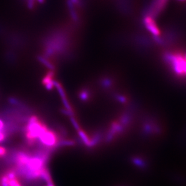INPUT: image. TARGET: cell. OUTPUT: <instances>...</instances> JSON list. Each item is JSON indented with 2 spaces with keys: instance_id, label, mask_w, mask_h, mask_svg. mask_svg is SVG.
<instances>
[{
  "instance_id": "cell-1",
  "label": "cell",
  "mask_w": 186,
  "mask_h": 186,
  "mask_svg": "<svg viewBox=\"0 0 186 186\" xmlns=\"http://www.w3.org/2000/svg\"><path fill=\"white\" fill-rule=\"evenodd\" d=\"M48 129L45 122L37 116H30L23 128V133L27 144L33 146L36 145L38 138L44 131Z\"/></svg>"
},
{
  "instance_id": "cell-2",
  "label": "cell",
  "mask_w": 186,
  "mask_h": 186,
  "mask_svg": "<svg viewBox=\"0 0 186 186\" xmlns=\"http://www.w3.org/2000/svg\"><path fill=\"white\" fill-rule=\"evenodd\" d=\"M166 58L178 74H182L185 73L186 60L184 56L180 54H168L167 55Z\"/></svg>"
},
{
  "instance_id": "cell-3",
  "label": "cell",
  "mask_w": 186,
  "mask_h": 186,
  "mask_svg": "<svg viewBox=\"0 0 186 186\" xmlns=\"http://www.w3.org/2000/svg\"><path fill=\"white\" fill-rule=\"evenodd\" d=\"M168 0H154L149 9V15L151 17H157L165 9Z\"/></svg>"
},
{
  "instance_id": "cell-4",
  "label": "cell",
  "mask_w": 186,
  "mask_h": 186,
  "mask_svg": "<svg viewBox=\"0 0 186 186\" xmlns=\"http://www.w3.org/2000/svg\"><path fill=\"white\" fill-rule=\"evenodd\" d=\"M144 24L148 30L155 36H158L160 34V31L153 17L148 15L144 19Z\"/></svg>"
},
{
  "instance_id": "cell-5",
  "label": "cell",
  "mask_w": 186,
  "mask_h": 186,
  "mask_svg": "<svg viewBox=\"0 0 186 186\" xmlns=\"http://www.w3.org/2000/svg\"><path fill=\"white\" fill-rule=\"evenodd\" d=\"M25 1L26 2L28 8L32 9L36 7L38 4L43 3L45 0H25Z\"/></svg>"
},
{
  "instance_id": "cell-6",
  "label": "cell",
  "mask_w": 186,
  "mask_h": 186,
  "mask_svg": "<svg viewBox=\"0 0 186 186\" xmlns=\"http://www.w3.org/2000/svg\"><path fill=\"white\" fill-rule=\"evenodd\" d=\"M0 186H9V179L5 172L0 176Z\"/></svg>"
},
{
  "instance_id": "cell-7",
  "label": "cell",
  "mask_w": 186,
  "mask_h": 186,
  "mask_svg": "<svg viewBox=\"0 0 186 186\" xmlns=\"http://www.w3.org/2000/svg\"><path fill=\"white\" fill-rule=\"evenodd\" d=\"M9 186H21L17 178L9 180Z\"/></svg>"
},
{
  "instance_id": "cell-8",
  "label": "cell",
  "mask_w": 186,
  "mask_h": 186,
  "mask_svg": "<svg viewBox=\"0 0 186 186\" xmlns=\"http://www.w3.org/2000/svg\"><path fill=\"white\" fill-rule=\"evenodd\" d=\"M8 153L7 150L3 146H0V158H3L7 155Z\"/></svg>"
},
{
  "instance_id": "cell-9",
  "label": "cell",
  "mask_w": 186,
  "mask_h": 186,
  "mask_svg": "<svg viewBox=\"0 0 186 186\" xmlns=\"http://www.w3.org/2000/svg\"><path fill=\"white\" fill-rule=\"evenodd\" d=\"M7 138H8V137L4 133V131H0V143H2V142H4Z\"/></svg>"
}]
</instances>
